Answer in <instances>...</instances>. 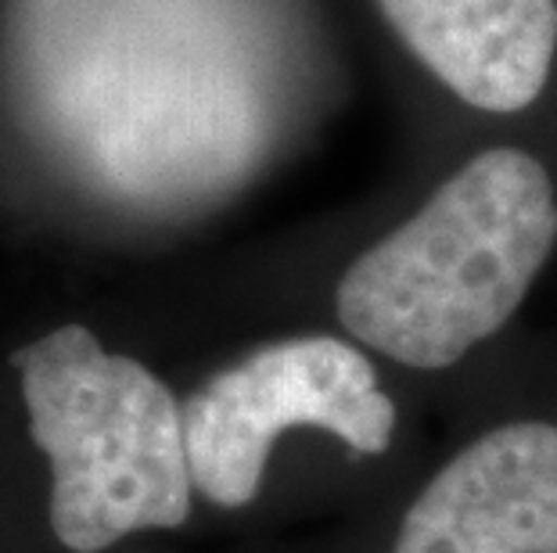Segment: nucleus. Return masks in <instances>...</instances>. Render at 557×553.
<instances>
[{
  "mask_svg": "<svg viewBox=\"0 0 557 553\" xmlns=\"http://www.w3.org/2000/svg\"><path fill=\"white\" fill-rule=\"evenodd\" d=\"M554 244L550 173L521 148H490L352 259L335 288L338 324L403 367H454L511 321Z\"/></svg>",
  "mask_w": 557,
  "mask_h": 553,
  "instance_id": "1",
  "label": "nucleus"
},
{
  "mask_svg": "<svg viewBox=\"0 0 557 553\" xmlns=\"http://www.w3.org/2000/svg\"><path fill=\"white\" fill-rule=\"evenodd\" d=\"M33 442L51 461V528L73 553L191 517L184 406L145 363L101 345L83 324L18 349Z\"/></svg>",
  "mask_w": 557,
  "mask_h": 553,
  "instance_id": "2",
  "label": "nucleus"
},
{
  "mask_svg": "<svg viewBox=\"0 0 557 553\" xmlns=\"http://www.w3.org/2000/svg\"><path fill=\"white\" fill-rule=\"evenodd\" d=\"M320 428L352 453L377 456L396 431V406L371 360L331 335L256 349L184 399V439L195 492L216 507H245L284 428Z\"/></svg>",
  "mask_w": 557,
  "mask_h": 553,
  "instance_id": "3",
  "label": "nucleus"
},
{
  "mask_svg": "<svg viewBox=\"0 0 557 553\" xmlns=\"http://www.w3.org/2000/svg\"><path fill=\"white\" fill-rule=\"evenodd\" d=\"M393 553H557V428L485 431L418 492Z\"/></svg>",
  "mask_w": 557,
  "mask_h": 553,
  "instance_id": "4",
  "label": "nucleus"
},
{
  "mask_svg": "<svg viewBox=\"0 0 557 553\" xmlns=\"http://www.w3.org/2000/svg\"><path fill=\"white\" fill-rule=\"evenodd\" d=\"M377 8L410 54L471 109L521 112L547 87L554 0H377Z\"/></svg>",
  "mask_w": 557,
  "mask_h": 553,
  "instance_id": "5",
  "label": "nucleus"
}]
</instances>
